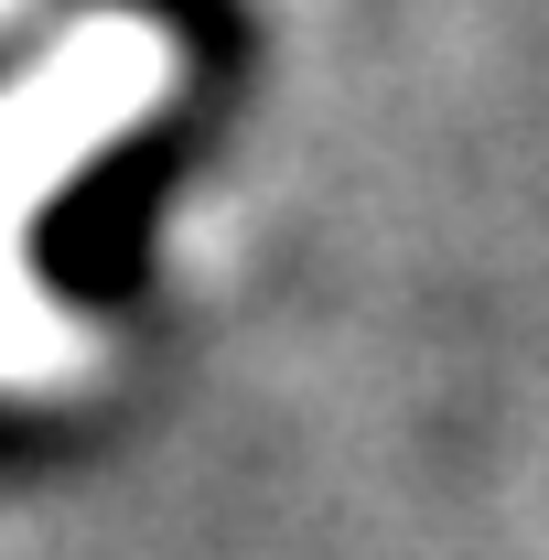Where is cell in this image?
<instances>
[{"label":"cell","instance_id":"obj_1","mask_svg":"<svg viewBox=\"0 0 549 560\" xmlns=\"http://www.w3.org/2000/svg\"><path fill=\"white\" fill-rule=\"evenodd\" d=\"M162 86H173V44L151 22H86L22 86H0V399L11 388H75L97 366V335L55 313L22 237H33V206L86 151H108Z\"/></svg>","mask_w":549,"mask_h":560},{"label":"cell","instance_id":"obj_2","mask_svg":"<svg viewBox=\"0 0 549 560\" xmlns=\"http://www.w3.org/2000/svg\"><path fill=\"white\" fill-rule=\"evenodd\" d=\"M0 11H11V0H0Z\"/></svg>","mask_w":549,"mask_h":560}]
</instances>
